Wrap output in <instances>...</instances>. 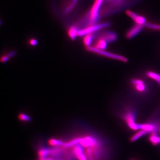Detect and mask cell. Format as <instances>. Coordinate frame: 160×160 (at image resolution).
I'll use <instances>...</instances> for the list:
<instances>
[{
  "label": "cell",
  "mask_w": 160,
  "mask_h": 160,
  "mask_svg": "<svg viewBox=\"0 0 160 160\" xmlns=\"http://www.w3.org/2000/svg\"><path fill=\"white\" fill-rule=\"evenodd\" d=\"M97 38L103 39L108 43L116 41L117 39V35L113 32H103L99 34Z\"/></svg>",
  "instance_id": "cell-6"
},
{
  "label": "cell",
  "mask_w": 160,
  "mask_h": 160,
  "mask_svg": "<svg viewBox=\"0 0 160 160\" xmlns=\"http://www.w3.org/2000/svg\"><path fill=\"white\" fill-rule=\"evenodd\" d=\"M110 25V23L108 22L102 23L99 24L93 25L85 27L84 28L79 29L77 32V36H83L86 35L90 33H96L105 28L107 27Z\"/></svg>",
  "instance_id": "cell-3"
},
{
  "label": "cell",
  "mask_w": 160,
  "mask_h": 160,
  "mask_svg": "<svg viewBox=\"0 0 160 160\" xmlns=\"http://www.w3.org/2000/svg\"><path fill=\"white\" fill-rule=\"evenodd\" d=\"M77 1L78 0H69L65 5V8L64 10L65 13H67L70 12L75 7Z\"/></svg>",
  "instance_id": "cell-14"
},
{
  "label": "cell",
  "mask_w": 160,
  "mask_h": 160,
  "mask_svg": "<svg viewBox=\"0 0 160 160\" xmlns=\"http://www.w3.org/2000/svg\"><path fill=\"white\" fill-rule=\"evenodd\" d=\"M108 1L112 4L117 5L118 4L121 3L123 0H108Z\"/></svg>",
  "instance_id": "cell-24"
},
{
  "label": "cell",
  "mask_w": 160,
  "mask_h": 160,
  "mask_svg": "<svg viewBox=\"0 0 160 160\" xmlns=\"http://www.w3.org/2000/svg\"><path fill=\"white\" fill-rule=\"evenodd\" d=\"M135 85L136 86V89L139 91L142 92L145 89V86L144 85L143 82L139 84Z\"/></svg>",
  "instance_id": "cell-21"
},
{
  "label": "cell",
  "mask_w": 160,
  "mask_h": 160,
  "mask_svg": "<svg viewBox=\"0 0 160 160\" xmlns=\"http://www.w3.org/2000/svg\"><path fill=\"white\" fill-rule=\"evenodd\" d=\"M80 137H76L70 140V141L64 142L62 147L63 149L70 148L73 147L76 144H78L80 142Z\"/></svg>",
  "instance_id": "cell-10"
},
{
  "label": "cell",
  "mask_w": 160,
  "mask_h": 160,
  "mask_svg": "<svg viewBox=\"0 0 160 160\" xmlns=\"http://www.w3.org/2000/svg\"><path fill=\"white\" fill-rule=\"evenodd\" d=\"M79 144L83 147L92 148L94 149H98L103 148L104 143L92 135H86L80 137Z\"/></svg>",
  "instance_id": "cell-1"
},
{
  "label": "cell",
  "mask_w": 160,
  "mask_h": 160,
  "mask_svg": "<svg viewBox=\"0 0 160 160\" xmlns=\"http://www.w3.org/2000/svg\"><path fill=\"white\" fill-rule=\"evenodd\" d=\"M79 29L75 26H73L69 29L68 30V35L72 40H75L77 36V32Z\"/></svg>",
  "instance_id": "cell-17"
},
{
  "label": "cell",
  "mask_w": 160,
  "mask_h": 160,
  "mask_svg": "<svg viewBox=\"0 0 160 160\" xmlns=\"http://www.w3.org/2000/svg\"><path fill=\"white\" fill-rule=\"evenodd\" d=\"M107 43L105 40L100 38H97L95 41L94 44V47L98 48V49L104 50L106 49L107 46Z\"/></svg>",
  "instance_id": "cell-11"
},
{
  "label": "cell",
  "mask_w": 160,
  "mask_h": 160,
  "mask_svg": "<svg viewBox=\"0 0 160 160\" xmlns=\"http://www.w3.org/2000/svg\"><path fill=\"white\" fill-rule=\"evenodd\" d=\"M18 118L21 121L29 122L31 121V118L30 116L23 113H20L18 115Z\"/></svg>",
  "instance_id": "cell-20"
},
{
  "label": "cell",
  "mask_w": 160,
  "mask_h": 160,
  "mask_svg": "<svg viewBox=\"0 0 160 160\" xmlns=\"http://www.w3.org/2000/svg\"><path fill=\"white\" fill-rule=\"evenodd\" d=\"M45 160H54L52 158H47L46 159H45Z\"/></svg>",
  "instance_id": "cell-25"
},
{
  "label": "cell",
  "mask_w": 160,
  "mask_h": 160,
  "mask_svg": "<svg viewBox=\"0 0 160 160\" xmlns=\"http://www.w3.org/2000/svg\"><path fill=\"white\" fill-rule=\"evenodd\" d=\"M104 1V0H96L94 3L87 16L86 19L88 21L87 23L88 24V26L96 24V23L99 18L100 9Z\"/></svg>",
  "instance_id": "cell-2"
},
{
  "label": "cell",
  "mask_w": 160,
  "mask_h": 160,
  "mask_svg": "<svg viewBox=\"0 0 160 160\" xmlns=\"http://www.w3.org/2000/svg\"><path fill=\"white\" fill-rule=\"evenodd\" d=\"M38 154L39 160L46 159L47 157L50 156V148L46 147L41 148L38 151Z\"/></svg>",
  "instance_id": "cell-9"
},
{
  "label": "cell",
  "mask_w": 160,
  "mask_h": 160,
  "mask_svg": "<svg viewBox=\"0 0 160 160\" xmlns=\"http://www.w3.org/2000/svg\"><path fill=\"white\" fill-rule=\"evenodd\" d=\"M95 33H90L84 36L83 39V43L86 47L91 46V44L92 43L93 40L94 39L96 34Z\"/></svg>",
  "instance_id": "cell-12"
},
{
  "label": "cell",
  "mask_w": 160,
  "mask_h": 160,
  "mask_svg": "<svg viewBox=\"0 0 160 160\" xmlns=\"http://www.w3.org/2000/svg\"><path fill=\"white\" fill-rule=\"evenodd\" d=\"M30 43L32 46H35L38 44V42L37 40L35 39H31L30 41Z\"/></svg>",
  "instance_id": "cell-23"
},
{
  "label": "cell",
  "mask_w": 160,
  "mask_h": 160,
  "mask_svg": "<svg viewBox=\"0 0 160 160\" xmlns=\"http://www.w3.org/2000/svg\"><path fill=\"white\" fill-rule=\"evenodd\" d=\"M10 57L9 56L8 54L3 56H2L1 58V62L2 63L6 62L7 61L9 60Z\"/></svg>",
  "instance_id": "cell-22"
},
{
  "label": "cell",
  "mask_w": 160,
  "mask_h": 160,
  "mask_svg": "<svg viewBox=\"0 0 160 160\" xmlns=\"http://www.w3.org/2000/svg\"><path fill=\"white\" fill-rule=\"evenodd\" d=\"M139 129L147 131L149 133L156 131V127L155 125L150 124H144L138 125Z\"/></svg>",
  "instance_id": "cell-13"
},
{
  "label": "cell",
  "mask_w": 160,
  "mask_h": 160,
  "mask_svg": "<svg viewBox=\"0 0 160 160\" xmlns=\"http://www.w3.org/2000/svg\"><path fill=\"white\" fill-rule=\"evenodd\" d=\"M63 153V149L60 147H55L50 149V156L53 157H57Z\"/></svg>",
  "instance_id": "cell-18"
},
{
  "label": "cell",
  "mask_w": 160,
  "mask_h": 160,
  "mask_svg": "<svg viewBox=\"0 0 160 160\" xmlns=\"http://www.w3.org/2000/svg\"><path fill=\"white\" fill-rule=\"evenodd\" d=\"M136 160L132 159V160Z\"/></svg>",
  "instance_id": "cell-26"
},
{
  "label": "cell",
  "mask_w": 160,
  "mask_h": 160,
  "mask_svg": "<svg viewBox=\"0 0 160 160\" xmlns=\"http://www.w3.org/2000/svg\"><path fill=\"white\" fill-rule=\"evenodd\" d=\"M86 48L87 50H88V51L101 55L106 57L118 60L124 62H126L128 61L127 59L124 57L122 56L119 55L111 53L105 51L104 50L98 49V48H96L94 46H88V47H86Z\"/></svg>",
  "instance_id": "cell-4"
},
{
  "label": "cell",
  "mask_w": 160,
  "mask_h": 160,
  "mask_svg": "<svg viewBox=\"0 0 160 160\" xmlns=\"http://www.w3.org/2000/svg\"><path fill=\"white\" fill-rule=\"evenodd\" d=\"M144 26L148 28L160 31V25L159 24L146 22Z\"/></svg>",
  "instance_id": "cell-19"
},
{
  "label": "cell",
  "mask_w": 160,
  "mask_h": 160,
  "mask_svg": "<svg viewBox=\"0 0 160 160\" xmlns=\"http://www.w3.org/2000/svg\"><path fill=\"white\" fill-rule=\"evenodd\" d=\"M64 143V141L56 138H50L48 141V144L53 147H62Z\"/></svg>",
  "instance_id": "cell-16"
},
{
  "label": "cell",
  "mask_w": 160,
  "mask_h": 160,
  "mask_svg": "<svg viewBox=\"0 0 160 160\" xmlns=\"http://www.w3.org/2000/svg\"><path fill=\"white\" fill-rule=\"evenodd\" d=\"M149 132L147 131L144 130H141L137 132L135 135L132 136L131 138L130 139V141L131 142H135V141H137L138 139L144 136V135H147Z\"/></svg>",
  "instance_id": "cell-15"
},
{
  "label": "cell",
  "mask_w": 160,
  "mask_h": 160,
  "mask_svg": "<svg viewBox=\"0 0 160 160\" xmlns=\"http://www.w3.org/2000/svg\"><path fill=\"white\" fill-rule=\"evenodd\" d=\"M143 26H144L143 25L135 23V25L133 26L127 32L126 35V38L128 39H133L142 31Z\"/></svg>",
  "instance_id": "cell-7"
},
{
  "label": "cell",
  "mask_w": 160,
  "mask_h": 160,
  "mask_svg": "<svg viewBox=\"0 0 160 160\" xmlns=\"http://www.w3.org/2000/svg\"><path fill=\"white\" fill-rule=\"evenodd\" d=\"M125 120L129 127L134 130H137L139 129L138 125L135 122V113L132 112H128L124 117Z\"/></svg>",
  "instance_id": "cell-5"
},
{
  "label": "cell",
  "mask_w": 160,
  "mask_h": 160,
  "mask_svg": "<svg viewBox=\"0 0 160 160\" xmlns=\"http://www.w3.org/2000/svg\"><path fill=\"white\" fill-rule=\"evenodd\" d=\"M126 14L128 16H130L133 19L135 23L144 25L145 23L147 22L146 19L144 16H141L130 10H127L126 11Z\"/></svg>",
  "instance_id": "cell-8"
}]
</instances>
